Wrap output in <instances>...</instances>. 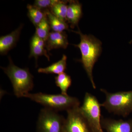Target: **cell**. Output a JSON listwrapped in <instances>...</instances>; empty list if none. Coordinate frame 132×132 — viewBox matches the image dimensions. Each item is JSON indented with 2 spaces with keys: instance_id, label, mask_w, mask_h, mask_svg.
Segmentation results:
<instances>
[{
  "instance_id": "ffe728a7",
  "label": "cell",
  "mask_w": 132,
  "mask_h": 132,
  "mask_svg": "<svg viewBox=\"0 0 132 132\" xmlns=\"http://www.w3.org/2000/svg\"><path fill=\"white\" fill-rule=\"evenodd\" d=\"M31 43L46 48L45 42L38 36L36 35L35 34L31 39Z\"/></svg>"
},
{
  "instance_id": "2e32d148",
  "label": "cell",
  "mask_w": 132,
  "mask_h": 132,
  "mask_svg": "<svg viewBox=\"0 0 132 132\" xmlns=\"http://www.w3.org/2000/svg\"><path fill=\"white\" fill-rule=\"evenodd\" d=\"M69 1H60L52 8L50 12L57 18L66 22Z\"/></svg>"
},
{
  "instance_id": "7c38bea8",
  "label": "cell",
  "mask_w": 132,
  "mask_h": 132,
  "mask_svg": "<svg viewBox=\"0 0 132 132\" xmlns=\"http://www.w3.org/2000/svg\"><path fill=\"white\" fill-rule=\"evenodd\" d=\"M67 56L63 55L62 58L59 61L46 67L38 69V72L39 73L58 75L63 73L67 69Z\"/></svg>"
},
{
  "instance_id": "6da1fadb",
  "label": "cell",
  "mask_w": 132,
  "mask_h": 132,
  "mask_svg": "<svg viewBox=\"0 0 132 132\" xmlns=\"http://www.w3.org/2000/svg\"><path fill=\"white\" fill-rule=\"evenodd\" d=\"M73 32L80 36V43L74 45L75 47L79 48L81 53V59L79 61L82 63L93 87L95 89L96 86L93 76V69L95 64L101 54L102 43L93 35L82 34L79 28L78 31Z\"/></svg>"
},
{
  "instance_id": "3957f363",
  "label": "cell",
  "mask_w": 132,
  "mask_h": 132,
  "mask_svg": "<svg viewBox=\"0 0 132 132\" xmlns=\"http://www.w3.org/2000/svg\"><path fill=\"white\" fill-rule=\"evenodd\" d=\"M24 97L42 105L46 108L50 109L57 112L67 111L69 109L79 107L80 104L79 101L77 98L62 94H49L42 93L35 94L29 93Z\"/></svg>"
},
{
  "instance_id": "ac0fdd59",
  "label": "cell",
  "mask_w": 132,
  "mask_h": 132,
  "mask_svg": "<svg viewBox=\"0 0 132 132\" xmlns=\"http://www.w3.org/2000/svg\"><path fill=\"white\" fill-rule=\"evenodd\" d=\"M42 55H45L47 58L48 60H50L49 55L48 54L47 50L45 48L31 43L29 58L35 57L36 61H37L38 57Z\"/></svg>"
},
{
  "instance_id": "30bf717a",
  "label": "cell",
  "mask_w": 132,
  "mask_h": 132,
  "mask_svg": "<svg viewBox=\"0 0 132 132\" xmlns=\"http://www.w3.org/2000/svg\"><path fill=\"white\" fill-rule=\"evenodd\" d=\"M23 25H21L18 28L12 32L0 38V53L6 55L9 51L14 47L19 40L21 31Z\"/></svg>"
},
{
  "instance_id": "8992f818",
  "label": "cell",
  "mask_w": 132,
  "mask_h": 132,
  "mask_svg": "<svg viewBox=\"0 0 132 132\" xmlns=\"http://www.w3.org/2000/svg\"><path fill=\"white\" fill-rule=\"evenodd\" d=\"M65 121L64 116L58 112L44 108L39 114L37 132H63Z\"/></svg>"
},
{
  "instance_id": "d6986e66",
  "label": "cell",
  "mask_w": 132,
  "mask_h": 132,
  "mask_svg": "<svg viewBox=\"0 0 132 132\" xmlns=\"http://www.w3.org/2000/svg\"><path fill=\"white\" fill-rule=\"evenodd\" d=\"M60 1L59 0H36L33 5L44 11L50 10L52 8Z\"/></svg>"
},
{
  "instance_id": "7a4b0ae2",
  "label": "cell",
  "mask_w": 132,
  "mask_h": 132,
  "mask_svg": "<svg viewBox=\"0 0 132 132\" xmlns=\"http://www.w3.org/2000/svg\"><path fill=\"white\" fill-rule=\"evenodd\" d=\"M7 68L1 67L13 85L14 93L17 98L24 97L34 87V77L28 68H21L14 64L10 57Z\"/></svg>"
},
{
  "instance_id": "9c48e42d",
  "label": "cell",
  "mask_w": 132,
  "mask_h": 132,
  "mask_svg": "<svg viewBox=\"0 0 132 132\" xmlns=\"http://www.w3.org/2000/svg\"><path fill=\"white\" fill-rule=\"evenodd\" d=\"M45 43L48 52L56 48L66 49L69 45L67 35L65 32H50Z\"/></svg>"
},
{
  "instance_id": "52a82bcc",
  "label": "cell",
  "mask_w": 132,
  "mask_h": 132,
  "mask_svg": "<svg viewBox=\"0 0 132 132\" xmlns=\"http://www.w3.org/2000/svg\"><path fill=\"white\" fill-rule=\"evenodd\" d=\"M79 107L67 111L63 132H93L86 120L81 113Z\"/></svg>"
},
{
  "instance_id": "5b68a950",
  "label": "cell",
  "mask_w": 132,
  "mask_h": 132,
  "mask_svg": "<svg viewBox=\"0 0 132 132\" xmlns=\"http://www.w3.org/2000/svg\"><path fill=\"white\" fill-rule=\"evenodd\" d=\"M101 106L95 96L86 93L79 110L93 132H104L101 124Z\"/></svg>"
},
{
  "instance_id": "8fae6325",
  "label": "cell",
  "mask_w": 132,
  "mask_h": 132,
  "mask_svg": "<svg viewBox=\"0 0 132 132\" xmlns=\"http://www.w3.org/2000/svg\"><path fill=\"white\" fill-rule=\"evenodd\" d=\"M82 15V5L77 1H69L67 15V21L71 28L78 26Z\"/></svg>"
},
{
  "instance_id": "5bb4252c",
  "label": "cell",
  "mask_w": 132,
  "mask_h": 132,
  "mask_svg": "<svg viewBox=\"0 0 132 132\" xmlns=\"http://www.w3.org/2000/svg\"><path fill=\"white\" fill-rule=\"evenodd\" d=\"M27 8L28 10V15L29 18L33 24L36 27H37L46 16V13L34 5L28 4Z\"/></svg>"
},
{
  "instance_id": "4fadbf2b",
  "label": "cell",
  "mask_w": 132,
  "mask_h": 132,
  "mask_svg": "<svg viewBox=\"0 0 132 132\" xmlns=\"http://www.w3.org/2000/svg\"><path fill=\"white\" fill-rule=\"evenodd\" d=\"M44 12L46 13L50 28L53 32H63L65 30H68V24L66 22L63 21L55 16L50 10Z\"/></svg>"
},
{
  "instance_id": "e0dca14e",
  "label": "cell",
  "mask_w": 132,
  "mask_h": 132,
  "mask_svg": "<svg viewBox=\"0 0 132 132\" xmlns=\"http://www.w3.org/2000/svg\"><path fill=\"white\" fill-rule=\"evenodd\" d=\"M50 26L46 16L36 27L35 34L46 42L50 33Z\"/></svg>"
},
{
  "instance_id": "277c9868",
  "label": "cell",
  "mask_w": 132,
  "mask_h": 132,
  "mask_svg": "<svg viewBox=\"0 0 132 132\" xmlns=\"http://www.w3.org/2000/svg\"><path fill=\"white\" fill-rule=\"evenodd\" d=\"M100 90L106 96L101 106L109 113L126 118L132 112V90L114 93L103 88Z\"/></svg>"
},
{
  "instance_id": "ba28073f",
  "label": "cell",
  "mask_w": 132,
  "mask_h": 132,
  "mask_svg": "<svg viewBox=\"0 0 132 132\" xmlns=\"http://www.w3.org/2000/svg\"><path fill=\"white\" fill-rule=\"evenodd\" d=\"M102 129L106 132H132V119L124 120L101 117Z\"/></svg>"
},
{
  "instance_id": "9a60e30c",
  "label": "cell",
  "mask_w": 132,
  "mask_h": 132,
  "mask_svg": "<svg viewBox=\"0 0 132 132\" xmlns=\"http://www.w3.org/2000/svg\"><path fill=\"white\" fill-rule=\"evenodd\" d=\"M71 76L65 73H63L55 77V82L57 87L61 90V94L67 95V91L72 85Z\"/></svg>"
}]
</instances>
